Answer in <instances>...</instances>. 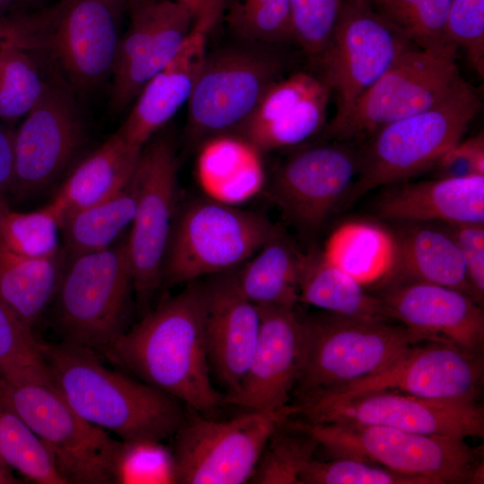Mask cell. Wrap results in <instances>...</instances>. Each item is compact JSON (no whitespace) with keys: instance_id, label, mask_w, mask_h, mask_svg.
Wrapping results in <instances>:
<instances>
[{"instance_id":"44","label":"cell","mask_w":484,"mask_h":484,"mask_svg":"<svg viewBox=\"0 0 484 484\" xmlns=\"http://www.w3.org/2000/svg\"><path fill=\"white\" fill-rule=\"evenodd\" d=\"M446 35L457 48H462L471 67L484 75V0H452Z\"/></svg>"},{"instance_id":"5","label":"cell","mask_w":484,"mask_h":484,"mask_svg":"<svg viewBox=\"0 0 484 484\" xmlns=\"http://www.w3.org/2000/svg\"><path fill=\"white\" fill-rule=\"evenodd\" d=\"M298 420L333 458L360 459L424 484L483 483L480 453L464 439L382 426Z\"/></svg>"},{"instance_id":"16","label":"cell","mask_w":484,"mask_h":484,"mask_svg":"<svg viewBox=\"0 0 484 484\" xmlns=\"http://www.w3.org/2000/svg\"><path fill=\"white\" fill-rule=\"evenodd\" d=\"M350 142L332 141L290 155L274 172L267 194L284 219L314 234L341 208L359 168Z\"/></svg>"},{"instance_id":"20","label":"cell","mask_w":484,"mask_h":484,"mask_svg":"<svg viewBox=\"0 0 484 484\" xmlns=\"http://www.w3.org/2000/svg\"><path fill=\"white\" fill-rule=\"evenodd\" d=\"M260 327L249 366L224 403L248 411H290L301 359V324L295 307H258Z\"/></svg>"},{"instance_id":"33","label":"cell","mask_w":484,"mask_h":484,"mask_svg":"<svg viewBox=\"0 0 484 484\" xmlns=\"http://www.w3.org/2000/svg\"><path fill=\"white\" fill-rule=\"evenodd\" d=\"M135 209L136 196L130 178L113 196L63 214L60 233L66 256L104 250L117 243L131 226Z\"/></svg>"},{"instance_id":"1","label":"cell","mask_w":484,"mask_h":484,"mask_svg":"<svg viewBox=\"0 0 484 484\" xmlns=\"http://www.w3.org/2000/svg\"><path fill=\"white\" fill-rule=\"evenodd\" d=\"M206 307L205 283H186L99 351L136 378L210 417L225 403L211 378Z\"/></svg>"},{"instance_id":"30","label":"cell","mask_w":484,"mask_h":484,"mask_svg":"<svg viewBox=\"0 0 484 484\" xmlns=\"http://www.w3.org/2000/svg\"><path fill=\"white\" fill-rule=\"evenodd\" d=\"M205 142L197 169L201 184L211 198L234 204L261 187L264 171L258 150L240 136L228 134Z\"/></svg>"},{"instance_id":"41","label":"cell","mask_w":484,"mask_h":484,"mask_svg":"<svg viewBox=\"0 0 484 484\" xmlns=\"http://www.w3.org/2000/svg\"><path fill=\"white\" fill-rule=\"evenodd\" d=\"M115 483H176L172 453L157 441H122Z\"/></svg>"},{"instance_id":"50","label":"cell","mask_w":484,"mask_h":484,"mask_svg":"<svg viewBox=\"0 0 484 484\" xmlns=\"http://www.w3.org/2000/svg\"><path fill=\"white\" fill-rule=\"evenodd\" d=\"M184 5L192 14L194 20L207 9L214 0H174Z\"/></svg>"},{"instance_id":"48","label":"cell","mask_w":484,"mask_h":484,"mask_svg":"<svg viewBox=\"0 0 484 484\" xmlns=\"http://www.w3.org/2000/svg\"><path fill=\"white\" fill-rule=\"evenodd\" d=\"M15 129L0 125V202L8 201L13 186L14 169Z\"/></svg>"},{"instance_id":"8","label":"cell","mask_w":484,"mask_h":484,"mask_svg":"<svg viewBox=\"0 0 484 484\" xmlns=\"http://www.w3.org/2000/svg\"><path fill=\"white\" fill-rule=\"evenodd\" d=\"M131 288L127 234L104 250L67 257L54 299L64 341L94 350L111 342L124 331Z\"/></svg>"},{"instance_id":"9","label":"cell","mask_w":484,"mask_h":484,"mask_svg":"<svg viewBox=\"0 0 484 484\" xmlns=\"http://www.w3.org/2000/svg\"><path fill=\"white\" fill-rule=\"evenodd\" d=\"M457 52L454 45L407 51L342 120L325 127L324 138L350 143L367 140L383 126L436 105L462 79Z\"/></svg>"},{"instance_id":"37","label":"cell","mask_w":484,"mask_h":484,"mask_svg":"<svg viewBox=\"0 0 484 484\" xmlns=\"http://www.w3.org/2000/svg\"><path fill=\"white\" fill-rule=\"evenodd\" d=\"M0 460L35 483H67L40 439L19 416L1 406Z\"/></svg>"},{"instance_id":"26","label":"cell","mask_w":484,"mask_h":484,"mask_svg":"<svg viewBox=\"0 0 484 484\" xmlns=\"http://www.w3.org/2000/svg\"><path fill=\"white\" fill-rule=\"evenodd\" d=\"M399 224L393 231L396 263L385 283L428 282L455 289L474 299L462 254L444 226L420 222Z\"/></svg>"},{"instance_id":"7","label":"cell","mask_w":484,"mask_h":484,"mask_svg":"<svg viewBox=\"0 0 484 484\" xmlns=\"http://www.w3.org/2000/svg\"><path fill=\"white\" fill-rule=\"evenodd\" d=\"M0 406L40 439L67 483H115L122 441L78 415L51 382L0 377Z\"/></svg>"},{"instance_id":"10","label":"cell","mask_w":484,"mask_h":484,"mask_svg":"<svg viewBox=\"0 0 484 484\" xmlns=\"http://www.w3.org/2000/svg\"><path fill=\"white\" fill-rule=\"evenodd\" d=\"M85 143L75 91L56 68L45 79L41 96L15 129L9 202H24L62 182L81 159Z\"/></svg>"},{"instance_id":"42","label":"cell","mask_w":484,"mask_h":484,"mask_svg":"<svg viewBox=\"0 0 484 484\" xmlns=\"http://www.w3.org/2000/svg\"><path fill=\"white\" fill-rule=\"evenodd\" d=\"M300 484H424L378 464L349 457L331 461L314 459L300 478Z\"/></svg>"},{"instance_id":"22","label":"cell","mask_w":484,"mask_h":484,"mask_svg":"<svg viewBox=\"0 0 484 484\" xmlns=\"http://www.w3.org/2000/svg\"><path fill=\"white\" fill-rule=\"evenodd\" d=\"M330 94L324 80L309 73L278 79L236 129L237 135L259 151L298 145L324 127Z\"/></svg>"},{"instance_id":"28","label":"cell","mask_w":484,"mask_h":484,"mask_svg":"<svg viewBox=\"0 0 484 484\" xmlns=\"http://www.w3.org/2000/svg\"><path fill=\"white\" fill-rule=\"evenodd\" d=\"M324 258L363 287L385 283L396 263L393 231L367 220H349L328 237Z\"/></svg>"},{"instance_id":"51","label":"cell","mask_w":484,"mask_h":484,"mask_svg":"<svg viewBox=\"0 0 484 484\" xmlns=\"http://www.w3.org/2000/svg\"><path fill=\"white\" fill-rule=\"evenodd\" d=\"M19 483V480L11 473L10 468L0 460V484Z\"/></svg>"},{"instance_id":"21","label":"cell","mask_w":484,"mask_h":484,"mask_svg":"<svg viewBox=\"0 0 484 484\" xmlns=\"http://www.w3.org/2000/svg\"><path fill=\"white\" fill-rule=\"evenodd\" d=\"M377 296L389 317L423 341H444L482 352L484 313L471 296L422 281H391Z\"/></svg>"},{"instance_id":"34","label":"cell","mask_w":484,"mask_h":484,"mask_svg":"<svg viewBox=\"0 0 484 484\" xmlns=\"http://www.w3.org/2000/svg\"><path fill=\"white\" fill-rule=\"evenodd\" d=\"M317 440L298 420L283 419L266 442L249 483L300 484L315 459Z\"/></svg>"},{"instance_id":"11","label":"cell","mask_w":484,"mask_h":484,"mask_svg":"<svg viewBox=\"0 0 484 484\" xmlns=\"http://www.w3.org/2000/svg\"><path fill=\"white\" fill-rule=\"evenodd\" d=\"M131 183L136 196L127 234L133 290L145 309L161 286L162 266L179 206L178 160L171 137L157 133L143 147Z\"/></svg>"},{"instance_id":"3","label":"cell","mask_w":484,"mask_h":484,"mask_svg":"<svg viewBox=\"0 0 484 484\" xmlns=\"http://www.w3.org/2000/svg\"><path fill=\"white\" fill-rule=\"evenodd\" d=\"M480 106L477 90L462 79L436 105L378 129L360 150L358 175L341 208L350 206L373 189L432 170L462 140Z\"/></svg>"},{"instance_id":"6","label":"cell","mask_w":484,"mask_h":484,"mask_svg":"<svg viewBox=\"0 0 484 484\" xmlns=\"http://www.w3.org/2000/svg\"><path fill=\"white\" fill-rule=\"evenodd\" d=\"M279 229L263 214L211 197L179 203L164 256L161 285L186 284L234 270Z\"/></svg>"},{"instance_id":"40","label":"cell","mask_w":484,"mask_h":484,"mask_svg":"<svg viewBox=\"0 0 484 484\" xmlns=\"http://www.w3.org/2000/svg\"><path fill=\"white\" fill-rule=\"evenodd\" d=\"M229 28L243 39L264 43L293 39L289 0H225Z\"/></svg>"},{"instance_id":"19","label":"cell","mask_w":484,"mask_h":484,"mask_svg":"<svg viewBox=\"0 0 484 484\" xmlns=\"http://www.w3.org/2000/svg\"><path fill=\"white\" fill-rule=\"evenodd\" d=\"M130 23L120 40L109 107L120 112L176 56L194 23L174 0H136L126 5Z\"/></svg>"},{"instance_id":"49","label":"cell","mask_w":484,"mask_h":484,"mask_svg":"<svg viewBox=\"0 0 484 484\" xmlns=\"http://www.w3.org/2000/svg\"><path fill=\"white\" fill-rule=\"evenodd\" d=\"M48 0H0V16L39 11L48 6L44 4Z\"/></svg>"},{"instance_id":"14","label":"cell","mask_w":484,"mask_h":484,"mask_svg":"<svg viewBox=\"0 0 484 484\" xmlns=\"http://www.w3.org/2000/svg\"><path fill=\"white\" fill-rule=\"evenodd\" d=\"M290 409L291 417L310 423L374 425L460 439L484 436V409L479 402L378 390L342 398H299Z\"/></svg>"},{"instance_id":"29","label":"cell","mask_w":484,"mask_h":484,"mask_svg":"<svg viewBox=\"0 0 484 484\" xmlns=\"http://www.w3.org/2000/svg\"><path fill=\"white\" fill-rule=\"evenodd\" d=\"M304 253L280 229L234 275L242 294L258 307H295Z\"/></svg>"},{"instance_id":"36","label":"cell","mask_w":484,"mask_h":484,"mask_svg":"<svg viewBox=\"0 0 484 484\" xmlns=\"http://www.w3.org/2000/svg\"><path fill=\"white\" fill-rule=\"evenodd\" d=\"M35 52L22 41L0 45V119L8 124L24 117L42 94Z\"/></svg>"},{"instance_id":"27","label":"cell","mask_w":484,"mask_h":484,"mask_svg":"<svg viewBox=\"0 0 484 484\" xmlns=\"http://www.w3.org/2000/svg\"><path fill=\"white\" fill-rule=\"evenodd\" d=\"M142 149L128 144L116 131L81 158L51 201L60 219L65 213L102 202L122 190L136 168Z\"/></svg>"},{"instance_id":"31","label":"cell","mask_w":484,"mask_h":484,"mask_svg":"<svg viewBox=\"0 0 484 484\" xmlns=\"http://www.w3.org/2000/svg\"><path fill=\"white\" fill-rule=\"evenodd\" d=\"M299 301L325 312L361 319L393 321L377 295L328 262L321 250L303 255L298 280Z\"/></svg>"},{"instance_id":"43","label":"cell","mask_w":484,"mask_h":484,"mask_svg":"<svg viewBox=\"0 0 484 484\" xmlns=\"http://www.w3.org/2000/svg\"><path fill=\"white\" fill-rule=\"evenodd\" d=\"M293 39L316 60L325 49L339 19L343 0H289Z\"/></svg>"},{"instance_id":"46","label":"cell","mask_w":484,"mask_h":484,"mask_svg":"<svg viewBox=\"0 0 484 484\" xmlns=\"http://www.w3.org/2000/svg\"><path fill=\"white\" fill-rule=\"evenodd\" d=\"M434 177L484 176V136L479 134L450 148L432 169Z\"/></svg>"},{"instance_id":"18","label":"cell","mask_w":484,"mask_h":484,"mask_svg":"<svg viewBox=\"0 0 484 484\" xmlns=\"http://www.w3.org/2000/svg\"><path fill=\"white\" fill-rule=\"evenodd\" d=\"M484 376L482 352L452 343L424 341L382 372L332 392L304 397L342 398L389 390L442 401L476 402Z\"/></svg>"},{"instance_id":"2","label":"cell","mask_w":484,"mask_h":484,"mask_svg":"<svg viewBox=\"0 0 484 484\" xmlns=\"http://www.w3.org/2000/svg\"><path fill=\"white\" fill-rule=\"evenodd\" d=\"M51 384L86 421L122 441L161 442L173 436L186 413L172 395L105 367L94 350L41 342Z\"/></svg>"},{"instance_id":"52","label":"cell","mask_w":484,"mask_h":484,"mask_svg":"<svg viewBox=\"0 0 484 484\" xmlns=\"http://www.w3.org/2000/svg\"><path fill=\"white\" fill-rule=\"evenodd\" d=\"M134 1H136V0H125V4H130L132 2H134Z\"/></svg>"},{"instance_id":"32","label":"cell","mask_w":484,"mask_h":484,"mask_svg":"<svg viewBox=\"0 0 484 484\" xmlns=\"http://www.w3.org/2000/svg\"><path fill=\"white\" fill-rule=\"evenodd\" d=\"M66 255L31 258L0 246V298L31 327L54 301Z\"/></svg>"},{"instance_id":"4","label":"cell","mask_w":484,"mask_h":484,"mask_svg":"<svg viewBox=\"0 0 484 484\" xmlns=\"http://www.w3.org/2000/svg\"><path fill=\"white\" fill-rule=\"evenodd\" d=\"M301 359L297 398L332 392L389 367L424 341L391 320L361 319L329 312L301 317Z\"/></svg>"},{"instance_id":"24","label":"cell","mask_w":484,"mask_h":484,"mask_svg":"<svg viewBox=\"0 0 484 484\" xmlns=\"http://www.w3.org/2000/svg\"><path fill=\"white\" fill-rule=\"evenodd\" d=\"M215 22L209 14L194 20L173 59L141 90L117 131L128 144L142 149L187 103L207 57V37Z\"/></svg>"},{"instance_id":"15","label":"cell","mask_w":484,"mask_h":484,"mask_svg":"<svg viewBox=\"0 0 484 484\" xmlns=\"http://www.w3.org/2000/svg\"><path fill=\"white\" fill-rule=\"evenodd\" d=\"M125 9V0H57L48 7L40 50L51 54L75 93L112 76Z\"/></svg>"},{"instance_id":"35","label":"cell","mask_w":484,"mask_h":484,"mask_svg":"<svg viewBox=\"0 0 484 484\" xmlns=\"http://www.w3.org/2000/svg\"><path fill=\"white\" fill-rule=\"evenodd\" d=\"M60 213L52 202L31 212L13 210L0 202V246L27 257L44 258L62 251Z\"/></svg>"},{"instance_id":"45","label":"cell","mask_w":484,"mask_h":484,"mask_svg":"<svg viewBox=\"0 0 484 484\" xmlns=\"http://www.w3.org/2000/svg\"><path fill=\"white\" fill-rule=\"evenodd\" d=\"M454 238L464 262L474 299L484 297V223L443 224Z\"/></svg>"},{"instance_id":"12","label":"cell","mask_w":484,"mask_h":484,"mask_svg":"<svg viewBox=\"0 0 484 484\" xmlns=\"http://www.w3.org/2000/svg\"><path fill=\"white\" fill-rule=\"evenodd\" d=\"M416 47L371 0H343L325 49L315 60L336 98L329 125L342 120L356 101L407 51Z\"/></svg>"},{"instance_id":"23","label":"cell","mask_w":484,"mask_h":484,"mask_svg":"<svg viewBox=\"0 0 484 484\" xmlns=\"http://www.w3.org/2000/svg\"><path fill=\"white\" fill-rule=\"evenodd\" d=\"M205 286L208 359L228 393L238 387L249 366L258 338L260 312L240 291L234 270L213 275Z\"/></svg>"},{"instance_id":"39","label":"cell","mask_w":484,"mask_h":484,"mask_svg":"<svg viewBox=\"0 0 484 484\" xmlns=\"http://www.w3.org/2000/svg\"><path fill=\"white\" fill-rule=\"evenodd\" d=\"M0 377L51 382L32 328L0 298Z\"/></svg>"},{"instance_id":"47","label":"cell","mask_w":484,"mask_h":484,"mask_svg":"<svg viewBox=\"0 0 484 484\" xmlns=\"http://www.w3.org/2000/svg\"><path fill=\"white\" fill-rule=\"evenodd\" d=\"M43 20L44 8L30 13L0 16V45L8 41H22L32 51H36Z\"/></svg>"},{"instance_id":"38","label":"cell","mask_w":484,"mask_h":484,"mask_svg":"<svg viewBox=\"0 0 484 484\" xmlns=\"http://www.w3.org/2000/svg\"><path fill=\"white\" fill-rule=\"evenodd\" d=\"M376 10L416 47L443 48L451 43L446 24L452 0H371Z\"/></svg>"},{"instance_id":"13","label":"cell","mask_w":484,"mask_h":484,"mask_svg":"<svg viewBox=\"0 0 484 484\" xmlns=\"http://www.w3.org/2000/svg\"><path fill=\"white\" fill-rule=\"evenodd\" d=\"M290 411H248L229 420L186 416L173 436L176 483L244 484L276 427Z\"/></svg>"},{"instance_id":"25","label":"cell","mask_w":484,"mask_h":484,"mask_svg":"<svg viewBox=\"0 0 484 484\" xmlns=\"http://www.w3.org/2000/svg\"><path fill=\"white\" fill-rule=\"evenodd\" d=\"M374 207L377 216L398 223H484V176L393 184Z\"/></svg>"},{"instance_id":"17","label":"cell","mask_w":484,"mask_h":484,"mask_svg":"<svg viewBox=\"0 0 484 484\" xmlns=\"http://www.w3.org/2000/svg\"><path fill=\"white\" fill-rule=\"evenodd\" d=\"M281 69L275 57L249 50L207 56L187 101L189 136L207 140L238 129Z\"/></svg>"}]
</instances>
